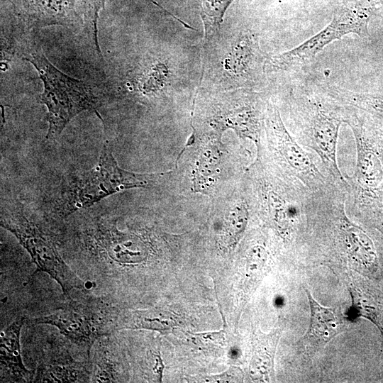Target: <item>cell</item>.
I'll return each mask as SVG.
<instances>
[{"mask_svg": "<svg viewBox=\"0 0 383 383\" xmlns=\"http://www.w3.org/2000/svg\"><path fill=\"white\" fill-rule=\"evenodd\" d=\"M343 123L351 128L356 147L352 175H345L348 215L364 225L383 215V129L355 110L342 106Z\"/></svg>", "mask_w": 383, "mask_h": 383, "instance_id": "6da1fadb", "label": "cell"}, {"mask_svg": "<svg viewBox=\"0 0 383 383\" xmlns=\"http://www.w3.org/2000/svg\"><path fill=\"white\" fill-rule=\"evenodd\" d=\"M23 59L35 67L43 83L40 103L48 109L47 139L58 137L67 123L84 111H94L99 100L82 81L71 77L55 67L45 56L40 45L28 44Z\"/></svg>", "mask_w": 383, "mask_h": 383, "instance_id": "7a4b0ae2", "label": "cell"}, {"mask_svg": "<svg viewBox=\"0 0 383 383\" xmlns=\"http://www.w3.org/2000/svg\"><path fill=\"white\" fill-rule=\"evenodd\" d=\"M290 118L296 140L317 156L328 177L345 186L336 155L339 130L343 123L341 106L330 99L324 101L309 99L294 104Z\"/></svg>", "mask_w": 383, "mask_h": 383, "instance_id": "3957f363", "label": "cell"}, {"mask_svg": "<svg viewBox=\"0 0 383 383\" xmlns=\"http://www.w3.org/2000/svg\"><path fill=\"white\" fill-rule=\"evenodd\" d=\"M264 125L270 165L299 180L311 192L333 182L322 170L316 155L304 149L288 131L278 107L270 101L267 103Z\"/></svg>", "mask_w": 383, "mask_h": 383, "instance_id": "277c9868", "label": "cell"}, {"mask_svg": "<svg viewBox=\"0 0 383 383\" xmlns=\"http://www.w3.org/2000/svg\"><path fill=\"white\" fill-rule=\"evenodd\" d=\"M372 7L361 4L338 10L330 23L297 47L267 60L266 67L283 71L311 62L326 46L344 35L354 33L369 38L368 22Z\"/></svg>", "mask_w": 383, "mask_h": 383, "instance_id": "5b68a950", "label": "cell"}, {"mask_svg": "<svg viewBox=\"0 0 383 383\" xmlns=\"http://www.w3.org/2000/svg\"><path fill=\"white\" fill-rule=\"evenodd\" d=\"M33 322L55 326L72 343L88 351L95 340L116 330V325L111 323V309L95 299L85 303L70 301Z\"/></svg>", "mask_w": 383, "mask_h": 383, "instance_id": "8992f818", "label": "cell"}, {"mask_svg": "<svg viewBox=\"0 0 383 383\" xmlns=\"http://www.w3.org/2000/svg\"><path fill=\"white\" fill-rule=\"evenodd\" d=\"M2 227L9 231L28 251L37 271L46 272L61 287L68 296L74 289H84V282L66 264L52 243L24 217L16 220H1Z\"/></svg>", "mask_w": 383, "mask_h": 383, "instance_id": "52a82bcc", "label": "cell"}, {"mask_svg": "<svg viewBox=\"0 0 383 383\" xmlns=\"http://www.w3.org/2000/svg\"><path fill=\"white\" fill-rule=\"evenodd\" d=\"M148 184L145 175L121 169L111 147L104 143L97 165L79 182L71 208H87L113 194Z\"/></svg>", "mask_w": 383, "mask_h": 383, "instance_id": "ba28073f", "label": "cell"}, {"mask_svg": "<svg viewBox=\"0 0 383 383\" xmlns=\"http://www.w3.org/2000/svg\"><path fill=\"white\" fill-rule=\"evenodd\" d=\"M78 0H13L14 11L28 28L49 26L74 27L80 22Z\"/></svg>", "mask_w": 383, "mask_h": 383, "instance_id": "9c48e42d", "label": "cell"}, {"mask_svg": "<svg viewBox=\"0 0 383 383\" xmlns=\"http://www.w3.org/2000/svg\"><path fill=\"white\" fill-rule=\"evenodd\" d=\"M310 307V323L300 344L309 356L322 350L332 339L345 330L347 318L335 308L326 307L306 290Z\"/></svg>", "mask_w": 383, "mask_h": 383, "instance_id": "30bf717a", "label": "cell"}, {"mask_svg": "<svg viewBox=\"0 0 383 383\" xmlns=\"http://www.w3.org/2000/svg\"><path fill=\"white\" fill-rule=\"evenodd\" d=\"M352 277L348 287L352 299L350 316L352 318H365L378 328L383 349V289L362 274L352 275Z\"/></svg>", "mask_w": 383, "mask_h": 383, "instance_id": "8fae6325", "label": "cell"}, {"mask_svg": "<svg viewBox=\"0 0 383 383\" xmlns=\"http://www.w3.org/2000/svg\"><path fill=\"white\" fill-rule=\"evenodd\" d=\"M25 318L14 321L1 332L0 363L1 374H7L14 382H31L33 372L23 365L20 345V334Z\"/></svg>", "mask_w": 383, "mask_h": 383, "instance_id": "7c38bea8", "label": "cell"}, {"mask_svg": "<svg viewBox=\"0 0 383 383\" xmlns=\"http://www.w3.org/2000/svg\"><path fill=\"white\" fill-rule=\"evenodd\" d=\"M282 330L269 333L257 331L252 340V355L249 373L255 382H270L274 379V360Z\"/></svg>", "mask_w": 383, "mask_h": 383, "instance_id": "4fadbf2b", "label": "cell"}, {"mask_svg": "<svg viewBox=\"0 0 383 383\" xmlns=\"http://www.w3.org/2000/svg\"><path fill=\"white\" fill-rule=\"evenodd\" d=\"M328 98L364 115L383 129V93H364L338 87L326 89Z\"/></svg>", "mask_w": 383, "mask_h": 383, "instance_id": "5bb4252c", "label": "cell"}, {"mask_svg": "<svg viewBox=\"0 0 383 383\" xmlns=\"http://www.w3.org/2000/svg\"><path fill=\"white\" fill-rule=\"evenodd\" d=\"M178 326V318L172 311L153 307L134 311L130 318L117 324L116 329H148L167 334Z\"/></svg>", "mask_w": 383, "mask_h": 383, "instance_id": "9a60e30c", "label": "cell"}, {"mask_svg": "<svg viewBox=\"0 0 383 383\" xmlns=\"http://www.w3.org/2000/svg\"><path fill=\"white\" fill-rule=\"evenodd\" d=\"M104 248L111 259L122 263H136L143 260L147 255L140 240L119 233L109 236L104 241Z\"/></svg>", "mask_w": 383, "mask_h": 383, "instance_id": "2e32d148", "label": "cell"}, {"mask_svg": "<svg viewBox=\"0 0 383 383\" xmlns=\"http://www.w3.org/2000/svg\"><path fill=\"white\" fill-rule=\"evenodd\" d=\"M249 205L245 199L238 201L226 217L222 231L221 241L228 248H233L240 239L249 219Z\"/></svg>", "mask_w": 383, "mask_h": 383, "instance_id": "e0dca14e", "label": "cell"}, {"mask_svg": "<svg viewBox=\"0 0 383 383\" xmlns=\"http://www.w3.org/2000/svg\"><path fill=\"white\" fill-rule=\"evenodd\" d=\"M233 0H201V17L205 30L206 44L216 40L223 17Z\"/></svg>", "mask_w": 383, "mask_h": 383, "instance_id": "ac0fdd59", "label": "cell"}, {"mask_svg": "<svg viewBox=\"0 0 383 383\" xmlns=\"http://www.w3.org/2000/svg\"><path fill=\"white\" fill-rule=\"evenodd\" d=\"M211 150L201 152L196 165L192 190L201 192L208 189L214 182L217 162Z\"/></svg>", "mask_w": 383, "mask_h": 383, "instance_id": "d6986e66", "label": "cell"}, {"mask_svg": "<svg viewBox=\"0 0 383 383\" xmlns=\"http://www.w3.org/2000/svg\"><path fill=\"white\" fill-rule=\"evenodd\" d=\"M106 1V0H84V21L94 46L99 54L101 52L98 42L97 22L100 11L105 8Z\"/></svg>", "mask_w": 383, "mask_h": 383, "instance_id": "ffe728a7", "label": "cell"}, {"mask_svg": "<svg viewBox=\"0 0 383 383\" xmlns=\"http://www.w3.org/2000/svg\"><path fill=\"white\" fill-rule=\"evenodd\" d=\"M195 343L207 350L219 349L225 346L226 331L223 328L219 331L193 333Z\"/></svg>", "mask_w": 383, "mask_h": 383, "instance_id": "44dd1931", "label": "cell"}, {"mask_svg": "<svg viewBox=\"0 0 383 383\" xmlns=\"http://www.w3.org/2000/svg\"><path fill=\"white\" fill-rule=\"evenodd\" d=\"M243 372L240 368L231 367L226 372L217 374L206 377L203 382H241Z\"/></svg>", "mask_w": 383, "mask_h": 383, "instance_id": "7402d4cb", "label": "cell"}, {"mask_svg": "<svg viewBox=\"0 0 383 383\" xmlns=\"http://www.w3.org/2000/svg\"><path fill=\"white\" fill-rule=\"evenodd\" d=\"M367 226L374 228L383 235V215L370 221Z\"/></svg>", "mask_w": 383, "mask_h": 383, "instance_id": "603a6c76", "label": "cell"}]
</instances>
